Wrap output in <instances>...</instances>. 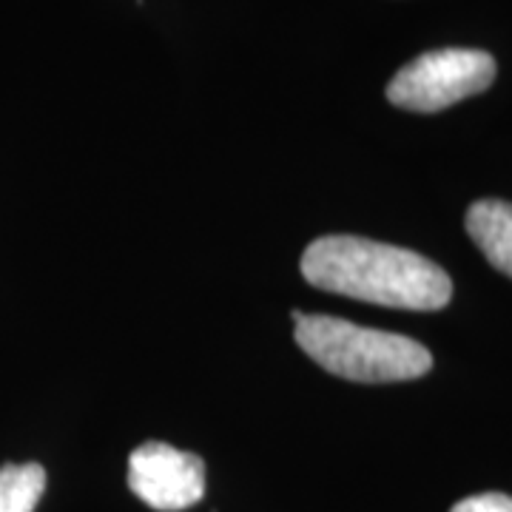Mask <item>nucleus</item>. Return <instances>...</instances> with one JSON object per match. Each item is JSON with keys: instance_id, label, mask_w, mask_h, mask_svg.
Wrapping results in <instances>:
<instances>
[{"instance_id": "f257e3e1", "label": "nucleus", "mask_w": 512, "mask_h": 512, "mask_svg": "<svg viewBox=\"0 0 512 512\" xmlns=\"http://www.w3.org/2000/svg\"><path fill=\"white\" fill-rule=\"evenodd\" d=\"M313 288L402 311H441L453 282L427 256L362 237H322L302 254Z\"/></svg>"}, {"instance_id": "f03ea898", "label": "nucleus", "mask_w": 512, "mask_h": 512, "mask_svg": "<svg viewBox=\"0 0 512 512\" xmlns=\"http://www.w3.org/2000/svg\"><path fill=\"white\" fill-rule=\"evenodd\" d=\"M296 345L328 373L348 382H410L430 373L433 356L416 339L359 328L348 319L293 311Z\"/></svg>"}, {"instance_id": "7ed1b4c3", "label": "nucleus", "mask_w": 512, "mask_h": 512, "mask_svg": "<svg viewBox=\"0 0 512 512\" xmlns=\"http://www.w3.org/2000/svg\"><path fill=\"white\" fill-rule=\"evenodd\" d=\"M495 80L493 55L481 49H436L402 66L387 83V100L404 111L436 114L487 92Z\"/></svg>"}, {"instance_id": "20e7f679", "label": "nucleus", "mask_w": 512, "mask_h": 512, "mask_svg": "<svg viewBox=\"0 0 512 512\" xmlns=\"http://www.w3.org/2000/svg\"><path fill=\"white\" fill-rule=\"evenodd\" d=\"M128 487L151 510H188L205 495V464L194 453L148 441L128 458Z\"/></svg>"}, {"instance_id": "39448f33", "label": "nucleus", "mask_w": 512, "mask_h": 512, "mask_svg": "<svg viewBox=\"0 0 512 512\" xmlns=\"http://www.w3.org/2000/svg\"><path fill=\"white\" fill-rule=\"evenodd\" d=\"M467 234L495 271L512 279V202L478 200L470 205Z\"/></svg>"}, {"instance_id": "423d86ee", "label": "nucleus", "mask_w": 512, "mask_h": 512, "mask_svg": "<svg viewBox=\"0 0 512 512\" xmlns=\"http://www.w3.org/2000/svg\"><path fill=\"white\" fill-rule=\"evenodd\" d=\"M46 490V470L40 464L0 467V512H35Z\"/></svg>"}, {"instance_id": "0eeeda50", "label": "nucleus", "mask_w": 512, "mask_h": 512, "mask_svg": "<svg viewBox=\"0 0 512 512\" xmlns=\"http://www.w3.org/2000/svg\"><path fill=\"white\" fill-rule=\"evenodd\" d=\"M450 512H512V498L504 493H484L458 501Z\"/></svg>"}]
</instances>
